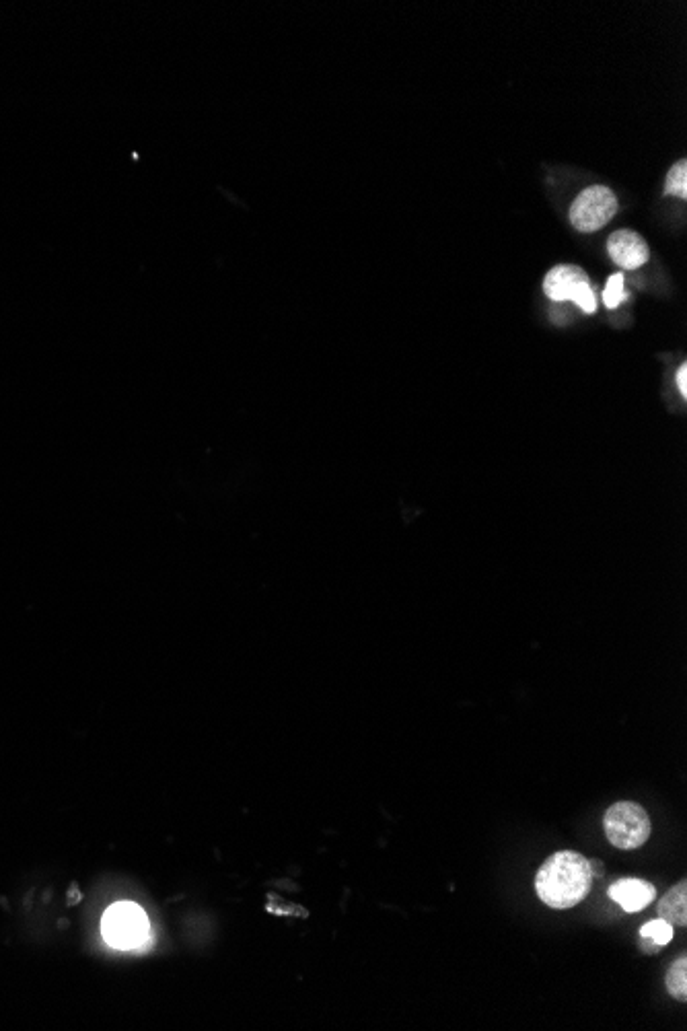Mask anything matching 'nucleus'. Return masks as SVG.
<instances>
[{"mask_svg": "<svg viewBox=\"0 0 687 1031\" xmlns=\"http://www.w3.org/2000/svg\"><path fill=\"white\" fill-rule=\"evenodd\" d=\"M593 865L576 850H560L535 875L539 900L554 910H568L581 904L593 887Z\"/></svg>", "mask_w": 687, "mask_h": 1031, "instance_id": "1", "label": "nucleus"}, {"mask_svg": "<svg viewBox=\"0 0 687 1031\" xmlns=\"http://www.w3.org/2000/svg\"><path fill=\"white\" fill-rule=\"evenodd\" d=\"M603 830L611 846L620 850H634L650 838V817L646 809L634 801H620L611 805L603 817Z\"/></svg>", "mask_w": 687, "mask_h": 1031, "instance_id": "2", "label": "nucleus"}, {"mask_svg": "<svg viewBox=\"0 0 687 1031\" xmlns=\"http://www.w3.org/2000/svg\"><path fill=\"white\" fill-rule=\"evenodd\" d=\"M101 931H103L105 941L110 945L120 947V949H130V947L140 945L144 939L149 937V918L142 912L140 906L122 902L105 912L103 922H101Z\"/></svg>", "mask_w": 687, "mask_h": 1031, "instance_id": "3", "label": "nucleus"}, {"mask_svg": "<svg viewBox=\"0 0 687 1031\" xmlns=\"http://www.w3.org/2000/svg\"><path fill=\"white\" fill-rule=\"evenodd\" d=\"M618 212V198L605 186L587 188L570 208V221L581 233H593L605 227Z\"/></svg>", "mask_w": 687, "mask_h": 1031, "instance_id": "4", "label": "nucleus"}, {"mask_svg": "<svg viewBox=\"0 0 687 1031\" xmlns=\"http://www.w3.org/2000/svg\"><path fill=\"white\" fill-rule=\"evenodd\" d=\"M607 896L616 904H620L626 912L634 914V912L644 910L650 902L657 898V890L653 883H648L644 879L624 877V879H618L616 883L609 885Z\"/></svg>", "mask_w": 687, "mask_h": 1031, "instance_id": "5", "label": "nucleus"}, {"mask_svg": "<svg viewBox=\"0 0 687 1031\" xmlns=\"http://www.w3.org/2000/svg\"><path fill=\"white\" fill-rule=\"evenodd\" d=\"M611 260L624 270H636L648 260V245L634 231H616L607 241Z\"/></svg>", "mask_w": 687, "mask_h": 1031, "instance_id": "6", "label": "nucleus"}, {"mask_svg": "<svg viewBox=\"0 0 687 1031\" xmlns=\"http://www.w3.org/2000/svg\"><path fill=\"white\" fill-rule=\"evenodd\" d=\"M587 284L589 278L578 266H556L548 272L544 280V291L552 301L564 303L574 301L576 295L581 293Z\"/></svg>", "mask_w": 687, "mask_h": 1031, "instance_id": "7", "label": "nucleus"}, {"mask_svg": "<svg viewBox=\"0 0 687 1031\" xmlns=\"http://www.w3.org/2000/svg\"><path fill=\"white\" fill-rule=\"evenodd\" d=\"M687 883L679 881L675 887L659 900V918L667 920L673 927H685L687 924Z\"/></svg>", "mask_w": 687, "mask_h": 1031, "instance_id": "8", "label": "nucleus"}, {"mask_svg": "<svg viewBox=\"0 0 687 1031\" xmlns=\"http://www.w3.org/2000/svg\"><path fill=\"white\" fill-rule=\"evenodd\" d=\"M640 937H642V943H640L642 953H659L673 939V924H669L663 918H655V920L646 922L640 929Z\"/></svg>", "mask_w": 687, "mask_h": 1031, "instance_id": "9", "label": "nucleus"}, {"mask_svg": "<svg viewBox=\"0 0 687 1031\" xmlns=\"http://www.w3.org/2000/svg\"><path fill=\"white\" fill-rule=\"evenodd\" d=\"M665 984H667V992L673 999H677L681 1003L687 1001V957L685 955H681L677 962L669 968Z\"/></svg>", "mask_w": 687, "mask_h": 1031, "instance_id": "10", "label": "nucleus"}, {"mask_svg": "<svg viewBox=\"0 0 687 1031\" xmlns=\"http://www.w3.org/2000/svg\"><path fill=\"white\" fill-rule=\"evenodd\" d=\"M665 192L667 194H675L679 198L687 196V163L685 161H679V163H675L671 167V171L667 175Z\"/></svg>", "mask_w": 687, "mask_h": 1031, "instance_id": "11", "label": "nucleus"}, {"mask_svg": "<svg viewBox=\"0 0 687 1031\" xmlns=\"http://www.w3.org/2000/svg\"><path fill=\"white\" fill-rule=\"evenodd\" d=\"M626 297L628 295L624 289V276L622 274L609 276V280L605 284V291H603V303L607 305V309H616Z\"/></svg>", "mask_w": 687, "mask_h": 1031, "instance_id": "12", "label": "nucleus"}, {"mask_svg": "<svg viewBox=\"0 0 687 1031\" xmlns=\"http://www.w3.org/2000/svg\"><path fill=\"white\" fill-rule=\"evenodd\" d=\"M675 383L681 391V396H687V365H681L677 369V375H675Z\"/></svg>", "mask_w": 687, "mask_h": 1031, "instance_id": "13", "label": "nucleus"}]
</instances>
